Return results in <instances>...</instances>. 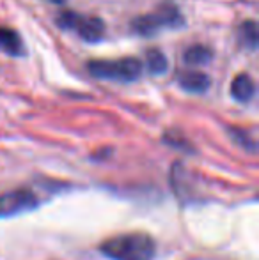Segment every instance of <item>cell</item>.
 Here are the masks:
<instances>
[{
    "label": "cell",
    "instance_id": "1",
    "mask_svg": "<svg viewBox=\"0 0 259 260\" xmlns=\"http://www.w3.org/2000/svg\"><path fill=\"white\" fill-rule=\"evenodd\" d=\"M100 250L110 260H153L156 255V243L148 234H123L107 239Z\"/></svg>",
    "mask_w": 259,
    "mask_h": 260
},
{
    "label": "cell",
    "instance_id": "2",
    "mask_svg": "<svg viewBox=\"0 0 259 260\" xmlns=\"http://www.w3.org/2000/svg\"><path fill=\"white\" fill-rule=\"evenodd\" d=\"M181 25H183V16L178 11V7L172 4H165L153 13L135 18L130 27L133 34L142 36V38H151V36L162 32L163 28H178Z\"/></svg>",
    "mask_w": 259,
    "mask_h": 260
},
{
    "label": "cell",
    "instance_id": "3",
    "mask_svg": "<svg viewBox=\"0 0 259 260\" xmlns=\"http://www.w3.org/2000/svg\"><path fill=\"white\" fill-rule=\"evenodd\" d=\"M87 69L93 76L110 82H135L142 76L144 66L138 58L125 57L118 60H91Z\"/></svg>",
    "mask_w": 259,
    "mask_h": 260
},
{
    "label": "cell",
    "instance_id": "4",
    "mask_svg": "<svg viewBox=\"0 0 259 260\" xmlns=\"http://www.w3.org/2000/svg\"><path fill=\"white\" fill-rule=\"evenodd\" d=\"M57 25L66 30H75L87 43L100 41L105 34V23L100 18L82 16L75 11H63L57 14Z\"/></svg>",
    "mask_w": 259,
    "mask_h": 260
},
{
    "label": "cell",
    "instance_id": "5",
    "mask_svg": "<svg viewBox=\"0 0 259 260\" xmlns=\"http://www.w3.org/2000/svg\"><path fill=\"white\" fill-rule=\"evenodd\" d=\"M39 195L32 188H16L0 195V218H13L39 206Z\"/></svg>",
    "mask_w": 259,
    "mask_h": 260
},
{
    "label": "cell",
    "instance_id": "6",
    "mask_svg": "<svg viewBox=\"0 0 259 260\" xmlns=\"http://www.w3.org/2000/svg\"><path fill=\"white\" fill-rule=\"evenodd\" d=\"M180 82L181 89H185L187 92L192 94H203L210 89L211 85V80L206 73H200V71H185L180 75L178 78Z\"/></svg>",
    "mask_w": 259,
    "mask_h": 260
},
{
    "label": "cell",
    "instance_id": "7",
    "mask_svg": "<svg viewBox=\"0 0 259 260\" xmlns=\"http://www.w3.org/2000/svg\"><path fill=\"white\" fill-rule=\"evenodd\" d=\"M231 94L240 103H249L256 94V83H254L252 76H249L247 73L235 76L231 83Z\"/></svg>",
    "mask_w": 259,
    "mask_h": 260
},
{
    "label": "cell",
    "instance_id": "8",
    "mask_svg": "<svg viewBox=\"0 0 259 260\" xmlns=\"http://www.w3.org/2000/svg\"><path fill=\"white\" fill-rule=\"evenodd\" d=\"M0 52L11 55V57H18L23 53V43L21 38L13 30V28L0 27Z\"/></svg>",
    "mask_w": 259,
    "mask_h": 260
},
{
    "label": "cell",
    "instance_id": "9",
    "mask_svg": "<svg viewBox=\"0 0 259 260\" xmlns=\"http://www.w3.org/2000/svg\"><path fill=\"white\" fill-rule=\"evenodd\" d=\"M213 58V52L211 48L204 45H194L183 52V60L188 66H204Z\"/></svg>",
    "mask_w": 259,
    "mask_h": 260
},
{
    "label": "cell",
    "instance_id": "10",
    "mask_svg": "<svg viewBox=\"0 0 259 260\" xmlns=\"http://www.w3.org/2000/svg\"><path fill=\"white\" fill-rule=\"evenodd\" d=\"M146 68L151 75H163L169 68L167 57L160 50H148L146 52Z\"/></svg>",
    "mask_w": 259,
    "mask_h": 260
},
{
    "label": "cell",
    "instance_id": "11",
    "mask_svg": "<svg viewBox=\"0 0 259 260\" xmlns=\"http://www.w3.org/2000/svg\"><path fill=\"white\" fill-rule=\"evenodd\" d=\"M238 39H240V45H243L245 48L256 50L257 48V25H256V21L249 20V21H245V23L240 25Z\"/></svg>",
    "mask_w": 259,
    "mask_h": 260
},
{
    "label": "cell",
    "instance_id": "12",
    "mask_svg": "<svg viewBox=\"0 0 259 260\" xmlns=\"http://www.w3.org/2000/svg\"><path fill=\"white\" fill-rule=\"evenodd\" d=\"M229 133L233 135V138H235L236 142H240V145H242V147L249 149L250 152L256 151V142H254L252 138H250L249 135L245 133V131H240V129H236V127H233Z\"/></svg>",
    "mask_w": 259,
    "mask_h": 260
},
{
    "label": "cell",
    "instance_id": "13",
    "mask_svg": "<svg viewBox=\"0 0 259 260\" xmlns=\"http://www.w3.org/2000/svg\"><path fill=\"white\" fill-rule=\"evenodd\" d=\"M50 2H52V4H64L66 0H50Z\"/></svg>",
    "mask_w": 259,
    "mask_h": 260
}]
</instances>
